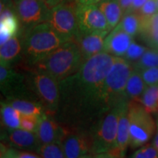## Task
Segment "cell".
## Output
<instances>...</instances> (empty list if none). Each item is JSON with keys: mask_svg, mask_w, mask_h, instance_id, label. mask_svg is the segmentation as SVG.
<instances>
[{"mask_svg": "<svg viewBox=\"0 0 158 158\" xmlns=\"http://www.w3.org/2000/svg\"><path fill=\"white\" fill-rule=\"evenodd\" d=\"M114 60L115 56L102 51L86 59L78 72L59 82V102L54 117L61 124L92 133L108 112L104 83Z\"/></svg>", "mask_w": 158, "mask_h": 158, "instance_id": "cell-1", "label": "cell"}, {"mask_svg": "<svg viewBox=\"0 0 158 158\" xmlns=\"http://www.w3.org/2000/svg\"><path fill=\"white\" fill-rule=\"evenodd\" d=\"M22 35V59L27 68H30L68 39L59 35L48 23H40L27 30H21Z\"/></svg>", "mask_w": 158, "mask_h": 158, "instance_id": "cell-2", "label": "cell"}, {"mask_svg": "<svg viewBox=\"0 0 158 158\" xmlns=\"http://www.w3.org/2000/svg\"><path fill=\"white\" fill-rule=\"evenodd\" d=\"M84 62L78 45L71 40L30 68L44 71L59 82L78 72Z\"/></svg>", "mask_w": 158, "mask_h": 158, "instance_id": "cell-3", "label": "cell"}, {"mask_svg": "<svg viewBox=\"0 0 158 158\" xmlns=\"http://www.w3.org/2000/svg\"><path fill=\"white\" fill-rule=\"evenodd\" d=\"M133 69V64L123 57L115 56L104 83L103 99L108 111L127 100L125 96L126 86Z\"/></svg>", "mask_w": 158, "mask_h": 158, "instance_id": "cell-4", "label": "cell"}, {"mask_svg": "<svg viewBox=\"0 0 158 158\" xmlns=\"http://www.w3.org/2000/svg\"><path fill=\"white\" fill-rule=\"evenodd\" d=\"M25 76L29 89L42 102L46 113L54 116L59 102L58 81L44 71L34 68H29Z\"/></svg>", "mask_w": 158, "mask_h": 158, "instance_id": "cell-5", "label": "cell"}, {"mask_svg": "<svg viewBox=\"0 0 158 158\" xmlns=\"http://www.w3.org/2000/svg\"><path fill=\"white\" fill-rule=\"evenodd\" d=\"M130 122V144L132 149L146 145L157 130V124L151 113L140 102L131 100L128 104Z\"/></svg>", "mask_w": 158, "mask_h": 158, "instance_id": "cell-6", "label": "cell"}, {"mask_svg": "<svg viewBox=\"0 0 158 158\" xmlns=\"http://www.w3.org/2000/svg\"><path fill=\"white\" fill-rule=\"evenodd\" d=\"M121 102L110 109L98 122L92 130V155L109 152L115 147L119 115L124 102Z\"/></svg>", "mask_w": 158, "mask_h": 158, "instance_id": "cell-7", "label": "cell"}, {"mask_svg": "<svg viewBox=\"0 0 158 158\" xmlns=\"http://www.w3.org/2000/svg\"><path fill=\"white\" fill-rule=\"evenodd\" d=\"M46 22L68 40H73L79 31L76 4L73 5L68 2L51 7Z\"/></svg>", "mask_w": 158, "mask_h": 158, "instance_id": "cell-8", "label": "cell"}, {"mask_svg": "<svg viewBox=\"0 0 158 158\" xmlns=\"http://www.w3.org/2000/svg\"><path fill=\"white\" fill-rule=\"evenodd\" d=\"M14 1L15 13L21 23V30H27L48 20L51 7L45 0Z\"/></svg>", "mask_w": 158, "mask_h": 158, "instance_id": "cell-9", "label": "cell"}, {"mask_svg": "<svg viewBox=\"0 0 158 158\" xmlns=\"http://www.w3.org/2000/svg\"><path fill=\"white\" fill-rule=\"evenodd\" d=\"M65 128L64 135L60 143L66 158H78L86 155H92L93 139L91 132Z\"/></svg>", "mask_w": 158, "mask_h": 158, "instance_id": "cell-10", "label": "cell"}, {"mask_svg": "<svg viewBox=\"0 0 158 158\" xmlns=\"http://www.w3.org/2000/svg\"><path fill=\"white\" fill-rule=\"evenodd\" d=\"M0 87L7 98H32L35 96L28 87L25 74L15 70L9 65L0 64Z\"/></svg>", "mask_w": 158, "mask_h": 158, "instance_id": "cell-11", "label": "cell"}, {"mask_svg": "<svg viewBox=\"0 0 158 158\" xmlns=\"http://www.w3.org/2000/svg\"><path fill=\"white\" fill-rule=\"evenodd\" d=\"M76 15L80 31L109 33L111 31L106 17L97 5L76 4Z\"/></svg>", "mask_w": 158, "mask_h": 158, "instance_id": "cell-12", "label": "cell"}, {"mask_svg": "<svg viewBox=\"0 0 158 158\" xmlns=\"http://www.w3.org/2000/svg\"><path fill=\"white\" fill-rule=\"evenodd\" d=\"M66 128L54 116L45 113L39 118L36 133L41 145L60 143Z\"/></svg>", "mask_w": 158, "mask_h": 158, "instance_id": "cell-13", "label": "cell"}, {"mask_svg": "<svg viewBox=\"0 0 158 158\" xmlns=\"http://www.w3.org/2000/svg\"><path fill=\"white\" fill-rule=\"evenodd\" d=\"M3 138L10 147L22 151L37 152L41 145L35 132L27 131L21 128L6 129Z\"/></svg>", "mask_w": 158, "mask_h": 158, "instance_id": "cell-14", "label": "cell"}, {"mask_svg": "<svg viewBox=\"0 0 158 158\" xmlns=\"http://www.w3.org/2000/svg\"><path fill=\"white\" fill-rule=\"evenodd\" d=\"M108 35V32L85 33L78 31L73 40L78 45L84 62L103 51L105 40Z\"/></svg>", "mask_w": 158, "mask_h": 158, "instance_id": "cell-15", "label": "cell"}, {"mask_svg": "<svg viewBox=\"0 0 158 158\" xmlns=\"http://www.w3.org/2000/svg\"><path fill=\"white\" fill-rule=\"evenodd\" d=\"M133 41V37L116 26L106 37L103 51L114 56L123 57Z\"/></svg>", "mask_w": 158, "mask_h": 158, "instance_id": "cell-16", "label": "cell"}, {"mask_svg": "<svg viewBox=\"0 0 158 158\" xmlns=\"http://www.w3.org/2000/svg\"><path fill=\"white\" fill-rule=\"evenodd\" d=\"M0 11V45H2L19 35L21 30V26L15 13V5L5 7Z\"/></svg>", "mask_w": 158, "mask_h": 158, "instance_id": "cell-17", "label": "cell"}, {"mask_svg": "<svg viewBox=\"0 0 158 158\" xmlns=\"http://www.w3.org/2000/svg\"><path fill=\"white\" fill-rule=\"evenodd\" d=\"M128 104L124 102L118 118L117 136L115 147L109 152L112 155H125L126 150L130 144V122L128 116Z\"/></svg>", "mask_w": 158, "mask_h": 158, "instance_id": "cell-18", "label": "cell"}, {"mask_svg": "<svg viewBox=\"0 0 158 158\" xmlns=\"http://www.w3.org/2000/svg\"><path fill=\"white\" fill-rule=\"evenodd\" d=\"M23 43L21 31L1 45L0 64L11 66L18 59L22 58Z\"/></svg>", "mask_w": 158, "mask_h": 158, "instance_id": "cell-19", "label": "cell"}, {"mask_svg": "<svg viewBox=\"0 0 158 158\" xmlns=\"http://www.w3.org/2000/svg\"><path fill=\"white\" fill-rule=\"evenodd\" d=\"M138 35L148 47L158 51V12L149 18L141 19Z\"/></svg>", "mask_w": 158, "mask_h": 158, "instance_id": "cell-20", "label": "cell"}, {"mask_svg": "<svg viewBox=\"0 0 158 158\" xmlns=\"http://www.w3.org/2000/svg\"><path fill=\"white\" fill-rule=\"evenodd\" d=\"M6 102L10 104L15 109L23 115L35 116L40 117L46 110L42 102L28 98H7Z\"/></svg>", "mask_w": 158, "mask_h": 158, "instance_id": "cell-21", "label": "cell"}, {"mask_svg": "<svg viewBox=\"0 0 158 158\" xmlns=\"http://www.w3.org/2000/svg\"><path fill=\"white\" fill-rule=\"evenodd\" d=\"M97 5L107 20L110 30L115 28L124 15L118 0H103Z\"/></svg>", "mask_w": 158, "mask_h": 158, "instance_id": "cell-22", "label": "cell"}, {"mask_svg": "<svg viewBox=\"0 0 158 158\" xmlns=\"http://www.w3.org/2000/svg\"><path fill=\"white\" fill-rule=\"evenodd\" d=\"M147 87V85L142 78L141 72L133 69L126 86L125 96L128 101H139Z\"/></svg>", "mask_w": 158, "mask_h": 158, "instance_id": "cell-23", "label": "cell"}, {"mask_svg": "<svg viewBox=\"0 0 158 158\" xmlns=\"http://www.w3.org/2000/svg\"><path fill=\"white\" fill-rule=\"evenodd\" d=\"M2 124L5 129L21 128V114L7 102H1Z\"/></svg>", "mask_w": 158, "mask_h": 158, "instance_id": "cell-24", "label": "cell"}, {"mask_svg": "<svg viewBox=\"0 0 158 158\" xmlns=\"http://www.w3.org/2000/svg\"><path fill=\"white\" fill-rule=\"evenodd\" d=\"M133 37L139 34L141 26V19L137 13H128L124 14L117 25Z\"/></svg>", "mask_w": 158, "mask_h": 158, "instance_id": "cell-25", "label": "cell"}, {"mask_svg": "<svg viewBox=\"0 0 158 158\" xmlns=\"http://www.w3.org/2000/svg\"><path fill=\"white\" fill-rule=\"evenodd\" d=\"M138 102L148 112L158 114V84L147 86Z\"/></svg>", "mask_w": 158, "mask_h": 158, "instance_id": "cell-26", "label": "cell"}, {"mask_svg": "<svg viewBox=\"0 0 158 158\" xmlns=\"http://www.w3.org/2000/svg\"><path fill=\"white\" fill-rule=\"evenodd\" d=\"M133 66L135 70L140 71L144 69L158 67V51L153 48H148Z\"/></svg>", "mask_w": 158, "mask_h": 158, "instance_id": "cell-27", "label": "cell"}, {"mask_svg": "<svg viewBox=\"0 0 158 158\" xmlns=\"http://www.w3.org/2000/svg\"><path fill=\"white\" fill-rule=\"evenodd\" d=\"M36 153L42 158H66L59 142L40 145Z\"/></svg>", "mask_w": 158, "mask_h": 158, "instance_id": "cell-28", "label": "cell"}, {"mask_svg": "<svg viewBox=\"0 0 158 158\" xmlns=\"http://www.w3.org/2000/svg\"><path fill=\"white\" fill-rule=\"evenodd\" d=\"M1 158H42L32 152L22 151L9 147L5 143H1Z\"/></svg>", "mask_w": 158, "mask_h": 158, "instance_id": "cell-29", "label": "cell"}, {"mask_svg": "<svg viewBox=\"0 0 158 158\" xmlns=\"http://www.w3.org/2000/svg\"><path fill=\"white\" fill-rule=\"evenodd\" d=\"M147 47L143 46L141 44L135 43V41H133L131 44L130 45L129 48H128L127 52L123 58H124L128 62H130L132 64V62L135 63L142 56L145 51L147 50Z\"/></svg>", "mask_w": 158, "mask_h": 158, "instance_id": "cell-30", "label": "cell"}, {"mask_svg": "<svg viewBox=\"0 0 158 158\" xmlns=\"http://www.w3.org/2000/svg\"><path fill=\"white\" fill-rule=\"evenodd\" d=\"M130 158H158V151L152 143H148L135 151Z\"/></svg>", "mask_w": 158, "mask_h": 158, "instance_id": "cell-31", "label": "cell"}, {"mask_svg": "<svg viewBox=\"0 0 158 158\" xmlns=\"http://www.w3.org/2000/svg\"><path fill=\"white\" fill-rule=\"evenodd\" d=\"M140 72H141L142 78L147 86L158 84V67L144 69Z\"/></svg>", "mask_w": 158, "mask_h": 158, "instance_id": "cell-32", "label": "cell"}, {"mask_svg": "<svg viewBox=\"0 0 158 158\" xmlns=\"http://www.w3.org/2000/svg\"><path fill=\"white\" fill-rule=\"evenodd\" d=\"M39 118L40 117L37 116L21 114V128L27 131L36 133Z\"/></svg>", "mask_w": 158, "mask_h": 158, "instance_id": "cell-33", "label": "cell"}, {"mask_svg": "<svg viewBox=\"0 0 158 158\" xmlns=\"http://www.w3.org/2000/svg\"><path fill=\"white\" fill-rule=\"evenodd\" d=\"M158 12L156 0H148L143 7L136 13L141 19L149 18Z\"/></svg>", "mask_w": 158, "mask_h": 158, "instance_id": "cell-34", "label": "cell"}, {"mask_svg": "<svg viewBox=\"0 0 158 158\" xmlns=\"http://www.w3.org/2000/svg\"><path fill=\"white\" fill-rule=\"evenodd\" d=\"M147 1L148 0H133L130 8L128 9V10L124 14L128 13H136L145 5Z\"/></svg>", "mask_w": 158, "mask_h": 158, "instance_id": "cell-35", "label": "cell"}, {"mask_svg": "<svg viewBox=\"0 0 158 158\" xmlns=\"http://www.w3.org/2000/svg\"><path fill=\"white\" fill-rule=\"evenodd\" d=\"M133 1V0H118L120 5H121L122 10H123L124 14L128 10V9L130 8V5H131Z\"/></svg>", "mask_w": 158, "mask_h": 158, "instance_id": "cell-36", "label": "cell"}, {"mask_svg": "<svg viewBox=\"0 0 158 158\" xmlns=\"http://www.w3.org/2000/svg\"><path fill=\"white\" fill-rule=\"evenodd\" d=\"M103 0H76V4L81 5H98Z\"/></svg>", "mask_w": 158, "mask_h": 158, "instance_id": "cell-37", "label": "cell"}, {"mask_svg": "<svg viewBox=\"0 0 158 158\" xmlns=\"http://www.w3.org/2000/svg\"><path fill=\"white\" fill-rule=\"evenodd\" d=\"M45 1L46 2L48 5L51 8V7H54V6L57 5H59L61 3L68 2H70V0H45Z\"/></svg>", "mask_w": 158, "mask_h": 158, "instance_id": "cell-38", "label": "cell"}, {"mask_svg": "<svg viewBox=\"0 0 158 158\" xmlns=\"http://www.w3.org/2000/svg\"><path fill=\"white\" fill-rule=\"evenodd\" d=\"M111 154L110 152H102L93 155V158H112Z\"/></svg>", "mask_w": 158, "mask_h": 158, "instance_id": "cell-39", "label": "cell"}, {"mask_svg": "<svg viewBox=\"0 0 158 158\" xmlns=\"http://www.w3.org/2000/svg\"><path fill=\"white\" fill-rule=\"evenodd\" d=\"M152 144L154 145L157 150L158 151V118H157V130H156V133H155V138H154Z\"/></svg>", "mask_w": 158, "mask_h": 158, "instance_id": "cell-40", "label": "cell"}, {"mask_svg": "<svg viewBox=\"0 0 158 158\" xmlns=\"http://www.w3.org/2000/svg\"><path fill=\"white\" fill-rule=\"evenodd\" d=\"M112 155V154H111ZM112 158H125V155H112Z\"/></svg>", "mask_w": 158, "mask_h": 158, "instance_id": "cell-41", "label": "cell"}, {"mask_svg": "<svg viewBox=\"0 0 158 158\" xmlns=\"http://www.w3.org/2000/svg\"><path fill=\"white\" fill-rule=\"evenodd\" d=\"M78 158H93V155H84L82 156V157H80Z\"/></svg>", "mask_w": 158, "mask_h": 158, "instance_id": "cell-42", "label": "cell"}, {"mask_svg": "<svg viewBox=\"0 0 158 158\" xmlns=\"http://www.w3.org/2000/svg\"><path fill=\"white\" fill-rule=\"evenodd\" d=\"M156 2H157V9H158V0H156Z\"/></svg>", "mask_w": 158, "mask_h": 158, "instance_id": "cell-43", "label": "cell"}]
</instances>
